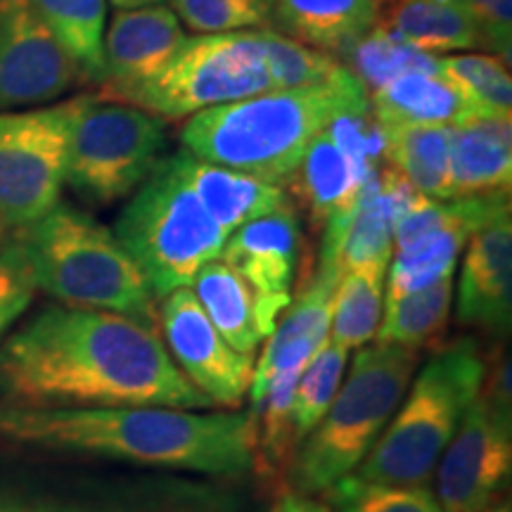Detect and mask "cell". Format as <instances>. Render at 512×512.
Masks as SVG:
<instances>
[{
  "mask_svg": "<svg viewBox=\"0 0 512 512\" xmlns=\"http://www.w3.org/2000/svg\"><path fill=\"white\" fill-rule=\"evenodd\" d=\"M0 394L31 408H214L178 370L155 325L48 306L0 344Z\"/></svg>",
  "mask_w": 512,
  "mask_h": 512,
  "instance_id": "1",
  "label": "cell"
},
{
  "mask_svg": "<svg viewBox=\"0 0 512 512\" xmlns=\"http://www.w3.org/2000/svg\"><path fill=\"white\" fill-rule=\"evenodd\" d=\"M0 439L204 475H245L254 465L252 420L240 413L166 406L31 408L0 403Z\"/></svg>",
  "mask_w": 512,
  "mask_h": 512,
  "instance_id": "2",
  "label": "cell"
},
{
  "mask_svg": "<svg viewBox=\"0 0 512 512\" xmlns=\"http://www.w3.org/2000/svg\"><path fill=\"white\" fill-rule=\"evenodd\" d=\"M368 110V91L347 67L323 83L266 91L192 114L181 140L202 162L285 188L313 140L337 119Z\"/></svg>",
  "mask_w": 512,
  "mask_h": 512,
  "instance_id": "3",
  "label": "cell"
},
{
  "mask_svg": "<svg viewBox=\"0 0 512 512\" xmlns=\"http://www.w3.org/2000/svg\"><path fill=\"white\" fill-rule=\"evenodd\" d=\"M38 290L72 309L112 311L155 325L159 299L114 230L86 211L57 204L17 230Z\"/></svg>",
  "mask_w": 512,
  "mask_h": 512,
  "instance_id": "4",
  "label": "cell"
},
{
  "mask_svg": "<svg viewBox=\"0 0 512 512\" xmlns=\"http://www.w3.org/2000/svg\"><path fill=\"white\" fill-rule=\"evenodd\" d=\"M486 361L477 342L460 337L441 347L408 387L356 477L394 486H427L460 420L482 392Z\"/></svg>",
  "mask_w": 512,
  "mask_h": 512,
  "instance_id": "5",
  "label": "cell"
},
{
  "mask_svg": "<svg viewBox=\"0 0 512 512\" xmlns=\"http://www.w3.org/2000/svg\"><path fill=\"white\" fill-rule=\"evenodd\" d=\"M418 366V349L377 342L358 349L328 411L294 456L299 494H320L354 475L401 406Z\"/></svg>",
  "mask_w": 512,
  "mask_h": 512,
  "instance_id": "6",
  "label": "cell"
},
{
  "mask_svg": "<svg viewBox=\"0 0 512 512\" xmlns=\"http://www.w3.org/2000/svg\"><path fill=\"white\" fill-rule=\"evenodd\" d=\"M114 235L136 259L157 299L190 287L209 261L219 259L228 240L192 188L185 150L159 159L121 211Z\"/></svg>",
  "mask_w": 512,
  "mask_h": 512,
  "instance_id": "7",
  "label": "cell"
},
{
  "mask_svg": "<svg viewBox=\"0 0 512 512\" xmlns=\"http://www.w3.org/2000/svg\"><path fill=\"white\" fill-rule=\"evenodd\" d=\"M164 143L166 126L157 114L79 95L69 117L64 183L86 200L112 204L136 192L150 176Z\"/></svg>",
  "mask_w": 512,
  "mask_h": 512,
  "instance_id": "8",
  "label": "cell"
},
{
  "mask_svg": "<svg viewBox=\"0 0 512 512\" xmlns=\"http://www.w3.org/2000/svg\"><path fill=\"white\" fill-rule=\"evenodd\" d=\"M273 91L256 29L188 38L162 74L126 95L124 105L166 119Z\"/></svg>",
  "mask_w": 512,
  "mask_h": 512,
  "instance_id": "9",
  "label": "cell"
},
{
  "mask_svg": "<svg viewBox=\"0 0 512 512\" xmlns=\"http://www.w3.org/2000/svg\"><path fill=\"white\" fill-rule=\"evenodd\" d=\"M510 465V363L498 358L437 460L432 494L446 512H486L508 482Z\"/></svg>",
  "mask_w": 512,
  "mask_h": 512,
  "instance_id": "10",
  "label": "cell"
},
{
  "mask_svg": "<svg viewBox=\"0 0 512 512\" xmlns=\"http://www.w3.org/2000/svg\"><path fill=\"white\" fill-rule=\"evenodd\" d=\"M72 100L0 112V226L22 230L60 204Z\"/></svg>",
  "mask_w": 512,
  "mask_h": 512,
  "instance_id": "11",
  "label": "cell"
},
{
  "mask_svg": "<svg viewBox=\"0 0 512 512\" xmlns=\"http://www.w3.org/2000/svg\"><path fill=\"white\" fill-rule=\"evenodd\" d=\"M164 347L192 387L214 406L238 408L249 394L256 358L235 351L211 325L190 287L162 297Z\"/></svg>",
  "mask_w": 512,
  "mask_h": 512,
  "instance_id": "12",
  "label": "cell"
},
{
  "mask_svg": "<svg viewBox=\"0 0 512 512\" xmlns=\"http://www.w3.org/2000/svg\"><path fill=\"white\" fill-rule=\"evenodd\" d=\"M81 81L29 0H0V112L43 105Z\"/></svg>",
  "mask_w": 512,
  "mask_h": 512,
  "instance_id": "13",
  "label": "cell"
},
{
  "mask_svg": "<svg viewBox=\"0 0 512 512\" xmlns=\"http://www.w3.org/2000/svg\"><path fill=\"white\" fill-rule=\"evenodd\" d=\"M188 41L181 22L164 5L117 10L105 34L100 98L121 102L138 86L162 74Z\"/></svg>",
  "mask_w": 512,
  "mask_h": 512,
  "instance_id": "14",
  "label": "cell"
},
{
  "mask_svg": "<svg viewBox=\"0 0 512 512\" xmlns=\"http://www.w3.org/2000/svg\"><path fill=\"white\" fill-rule=\"evenodd\" d=\"M458 320L505 335L512 320V221L510 209L467 238L458 292Z\"/></svg>",
  "mask_w": 512,
  "mask_h": 512,
  "instance_id": "15",
  "label": "cell"
},
{
  "mask_svg": "<svg viewBox=\"0 0 512 512\" xmlns=\"http://www.w3.org/2000/svg\"><path fill=\"white\" fill-rule=\"evenodd\" d=\"M339 275H342L339 268L320 264L309 285L287 304L273 332L266 337L264 351L256 358L249 399H259L273 377L287 370L306 368V363L328 344L332 294Z\"/></svg>",
  "mask_w": 512,
  "mask_h": 512,
  "instance_id": "16",
  "label": "cell"
},
{
  "mask_svg": "<svg viewBox=\"0 0 512 512\" xmlns=\"http://www.w3.org/2000/svg\"><path fill=\"white\" fill-rule=\"evenodd\" d=\"M299 221L292 204L259 216L228 235L219 259L238 271L256 292L278 302H292L299 264Z\"/></svg>",
  "mask_w": 512,
  "mask_h": 512,
  "instance_id": "17",
  "label": "cell"
},
{
  "mask_svg": "<svg viewBox=\"0 0 512 512\" xmlns=\"http://www.w3.org/2000/svg\"><path fill=\"white\" fill-rule=\"evenodd\" d=\"M190 290L211 325L221 332L230 347L245 356H256V349L266 342L280 313L287 309L285 302L256 292L238 271L223 264L221 259L209 261L192 280Z\"/></svg>",
  "mask_w": 512,
  "mask_h": 512,
  "instance_id": "18",
  "label": "cell"
},
{
  "mask_svg": "<svg viewBox=\"0 0 512 512\" xmlns=\"http://www.w3.org/2000/svg\"><path fill=\"white\" fill-rule=\"evenodd\" d=\"M373 171L375 166L368 159L347 150L328 128L323 136L313 140L302 164L285 185L309 211L311 221L325 228L330 221L342 219L354 209Z\"/></svg>",
  "mask_w": 512,
  "mask_h": 512,
  "instance_id": "19",
  "label": "cell"
},
{
  "mask_svg": "<svg viewBox=\"0 0 512 512\" xmlns=\"http://www.w3.org/2000/svg\"><path fill=\"white\" fill-rule=\"evenodd\" d=\"M370 114L380 128L448 126L456 128L479 114L467 95L441 72H406L368 95Z\"/></svg>",
  "mask_w": 512,
  "mask_h": 512,
  "instance_id": "20",
  "label": "cell"
},
{
  "mask_svg": "<svg viewBox=\"0 0 512 512\" xmlns=\"http://www.w3.org/2000/svg\"><path fill=\"white\" fill-rule=\"evenodd\" d=\"M387 0H275L273 19L285 34L323 53L347 55L377 27Z\"/></svg>",
  "mask_w": 512,
  "mask_h": 512,
  "instance_id": "21",
  "label": "cell"
},
{
  "mask_svg": "<svg viewBox=\"0 0 512 512\" xmlns=\"http://www.w3.org/2000/svg\"><path fill=\"white\" fill-rule=\"evenodd\" d=\"M510 119H475L451 133V195L472 197L510 192Z\"/></svg>",
  "mask_w": 512,
  "mask_h": 512,
  "instance_id": "22",
  "label": "cell"
},
{
  "mask_svg": "<svg viewBox=\"0 0 512 512\" xmlns=\"http://www.w3.org/2000/svg\"><path fill=\"white\" fill-rule=\"evenodd\" d=\"M185 171L204 207L230 235L235 228L290 204L283 185L202 162L185 150Z\"/></svg>",
  "mask_w": 512,
  "mask_h": 512,
  "instance_id": "23",
  "label": "cell"
},
{
  "mask_svg": "<svg viewBox=\"0 0 512 512\" xmlns=\"http://www.w3.org/2000/svg\"><path fill=\"white\" fill-rule=\"evenodd\" d=\"M377 24L427 55L479 48L475 24L453 0H387Z\"/></svg>",
  "mask_w": 512,
  "mask_h": 512,
  "instance_id": "24",
  "label": "cell"
},
{
  "mask_svg": "<svg viewBox=\"0 0 512 512\" xmlns=\"http://www.w3.org/2000/svg\"><path fill=\"white\" fill-rule=\"evenodd\" d=\"M382 157L415 190L432 200L451 195V133L448 126L380 128Z\"/></svg>",
  "mask_w": 512,
  "mask_h": 512,
  "instance_id": "25",
  "label": "cell"
},
{
  "mask_svg": "<svg viewBox=\"0 0 512 512\" xmlns=\"http://www.w3.org/2000/svg\"><path fill=\"white\" fill-rule=\"evenodd\" d=\"M79 69L81 81L100 83L105 60V0H29Z\"/></svg>",
  "mask_w": 512,
  "mask_h": 512,
  "instance_id": "26",
  "label": "cell"
},
{
  "mask_svg": "<svg viewBox=\"0 0 512 512\" xmlns=\"http://www.w3.org/2000/svg\"><path fill=\"white\" fill-rule=\"evenodd\" d=\"M387 268L382 264L358 266L339 275L332 294L330 342L351 351L375 339L384 309Z\"/></svg>",
  "mask_w": 512,
  "mask_h": 512,
  "instance_id": "27",
  "label": "cell"
},
{
  "mask_svg": "<svg viewBox=\"0 0 512 512\" xmlns=\"http://www.w3.org/2000/svg\"><path fill=\"white\" fill-rule=\"evenodd\" d=\"M453 304V275L425 290L384 299L382 320L377 328V344H396L406 349H425L439 342L448 325Z\"/></svg>",
  "mask_w": 512,
  "mask_h": 512,
  "instance_id": "28",
  "label": "cell"
},
{
  "mask_svg": "<svg viewBox=\"0 0 512 512\" xmlns=\"http://www.w3.org/2000/svg\"><path fill=\"white\" fill-rule=\"evenodd\" d=\"M304 370V368H302ZM302 370H287L273 377L259 399L252 401L254 415V465L266 477H278L294 460V446L299 444L292 420V396Z\"/></svg>",
  "mask_w": 512,
  "mask_h": 512,
  "instance_id": "29",
  "label": "cell"
},
{
  "mask_svg": "<svg viewBox=\"0 0 512 512\" xmlns=\"http://www.w3.org/2000/svg\"><path fill=\"white\" fill-rule=\"evenodd\" d=\"M439 72L472 102L479 119L512 117V79L508 64L494 55L439 57Z\"/></svg>",
  "mask_w": 512,
  "mask_h": 512,
  "instance_id": "30",
  "label": "cell"
},
{
  "mask_svg": "<svg viewBox=\"0 0 512 512\" xmlns=\"http://www.w3.org/2000/svg\"><path fill=\"white\" fill-rule=\"evenodd\" d=\"M347 55L351 60L349 72L363 83L368 95L406 72H439V57L406 46L380 24L351 46Z\"/></svg>",
  "mask_w": 512,
  "mask_h": 512,
  "instance_id": "31",
  "label": "cell"
},
{
  "mask_svg": "<svg viewBox=\"0 0 512 512\" xmlns=\"http://www.w3.org/2000/svg\"><path fill=\"white\" fill-rule=\"evenodd\" d=\"M261 38V48H264V60L268 76H271L273 91L280 88H302L311 83H323L335 79L342 74L344 64L335 55L323 53L306 43L294 41L285 36L283 31L273 29H256Z\"/></svg>",
  "mask_w": 512,
  "mask_h": 512,
  "instance_id": "32",
  "label": "cell"
},
{
  "mask_svg": "<svg viewBox=\"0 0 512 512\" xmlns=\"http://www.w3.org/2000/svg\"><path fill=\"white\" fill-rule=\"evenodd\" d=\"M349 366V351L330 342L306 363L292 396V420L299 441L306 439L335 399Z\"/></svg>",
  "mask_w": 512,
  "mask_h": 512,
  "instance_id": "33",
  "label": "cell"
},
{
  "mask_svg": "<svg viewBox=\"0 0 512 512\" xmlns=\"http://www.w3.org/2000/svg\"><path fill=\"white\" fill-rule=\"evenodd\" d=\"M337 512H446L427 486L377 484L349 475L323 491Z\"/></svg>",
  "mask_w": 512,
  "mask_h": 512,
  "instance_id": "34",
  "label": "cell"
},
{
  "mask_svg": "<svg viewBox=\"0 0 512 512\" xmlns=\"http://www.w3.org/2000/svg\"><path fill=\"white\" fill-rule=\"evenodd\" d=\"M171 12L195 34H230L256 29L268 22L271 8L264 0H169Z\"/></svg>",
  "mask_w": 512,
  "mask_h": 512,
  "instance_id": "35",
  "label": "cell"
},
{
  "mask_svg": "<svg viewBox=\"0 0 512 512\" xmlns=\"http://www.w3.org/2000/svg\"><path fill=\"white\" fill-rule=\"evenodd\" d=\"M36 280L19 242L12 238L0 247V339L29 309L36 297Z\"/></svg>",
  "mask_w": 512,
  "mask_h": 512,
  "instance_id": "36",
  "label": "cell"
},
{
  "mask_svg": "<svg viewBox=\"0 0 512 512\" xmlns=\"http://www.w3.org/2000/svg\"><path fill=\"white\" fill-rule=\"evenodd\" d=\"M453 3L463 8L475 24L479 48L510 62L512 0H453Z\"/></svg>",
  "mask_w": 512,
  "mask_h": 512,
  "instance_id": "37",
  "label": "cell"
},
{
  "mask_svg": "<svg viewBox=\"0 0 512 512\" xmlns=\"http://www.w3.org/2000/svg\"><path fill=\"white\" fill-rule=\"evenodd\" d=\"M275 512H332V508L330 505L316 501V498H311L309 494H299V491H294V494H287L280 498Z\"/></svg>",
  "mask_w": 512,
  "mask_h": 512,
  "instance_id": "38",
  "label": "cell"
},
{
  "mask_svg": "<svg viewBox=\"0 0 512 512\" xmlns=\"http://www.w3.org/2000/svg\"><path fill=\"white\" fill-rule=\"evenodd\" d=\"M117 10H138V8H150V5H159L162 0H110Z\"/></svg>",
  "mask_w": 512,
  "mask_h": 512,
  "instance_id": "39",
  "label": "cell"
},
{
  "mask_svg": "<svg viewBox=\"0 0 512 512\" xmlns=\"http://www.w3.org/2000/svg\"><path fill=\"white\" fill-rule=\"evenodd\" d=\"M264 3H266V5H268V8H271V5H273V3H275V0H264Z\"/></svg>",
  "mask_w": 512,
  "mask_h": 512,
  "instance_id": "40",
  "label": "cell"
},
{
  "mask_svg": "<svg viewBox=\"0 0 512 512\" xmlns=\"http://www.w3.org/2000/svg\"><path fill=\"white\" fill-rule=\"evenodd\" d=\"M0 512H24V510H0Z\"/></svg>",
  "mask_w": 512,
  "mask_h": 512,
  "instance_id": "41",
  "label": "cell"
},
{
  "mask_svg": "<svg viewBox=\"0 0 512 512\" xmlns=\"http://www.w3.org/2000/svg\"><path fill=\"white\" fill-rule=\"evenodd\" d=\"M0 240H3V226H0Z\"/></svg>",
  "mask_w": 512,
  "mask_h": 512,
  "instance_id": "42",
  "label": "cell"
},
{
  "mask_svg": "<svg viewBox=\"0 0 512 512\" xmlns=\"http://www.w3.org/2000/svg\"><path fill=\"white\" fill-rule=\"evenodd\" d=\"M486 512H489V510H486ZM494 512H508V510H494Z\"/></svg>",
  "mask_w": 512,
  "mask_h": 512,
  "instance_id": "43",
  "label": "cell"
}]
</instances>
